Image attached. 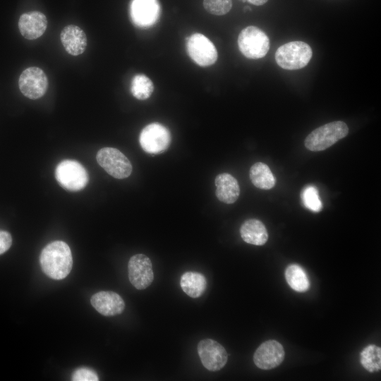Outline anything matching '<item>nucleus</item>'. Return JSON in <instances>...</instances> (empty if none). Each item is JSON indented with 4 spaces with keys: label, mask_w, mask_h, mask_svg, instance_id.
Returning a JSON list of instances; mask_svg holds the SVG:
<instances>
[{
    "label": "nucleus",
    "mask_w": 381,
    "mask_h": 381,
    "mask_svg": "<svg viewBox=\"0 0 381 381\" xmlns=\"http://www.w3.org/2000/svg\"><path fill=\"white\" fill-rule=\"evenodd\" d=\"M41 268L49 277L60 280L66 277L73 265V258L68 245L62 241L47 244L40 256Z\"/></svg>",
    "instance_id": "obj_1"
},
{
    "label": "nucleus",
    "mask_w": 381,
    "mask_h": 381,
    "mask_svg": "<svg viewBox=\"0 0 381 381\" xmlns=\"http://www.w3.org/2000/svg\"><path fill=\"white\" fill-rule=\"evenodd\" d=\"M348 133L349 128L344 122L332 121L313 130L306 138L304 144L310 151H322L346 137Z\"/></svg>",
    "instance_id": "obj_2"
},
{
    "label": "nucleus",
    "mask_w": 381,
    "mask_h": 381,
    "mask_svg": "<svg viewBox=\"0 0 381 381\" xmlns=\"http://www.w3.org/2000/svg\"><path fill=\"white\" fill-rule=\"evenodd\" d=\"M313 55L311 47L301 41L287 42L280 46L275 53L277 64L286 70H297L305 67Z\"/></svg>",
    "instance_id": "obj_3"
},
{
    "label": "nucleus",
    "mask_w": 381,
    "mask_h": 381,
    "mask_svg": "<svg viewBox=\"0 0 381 381\" xmlns=\"http://www.w3.org/2000/svg\"><path fill=\"white\" fill-rule=\"evenodd\" d=\"M238 46L246 58L258 59L264 57L270 49L267 35L258 27L250 25L243 29L238 35Z\"/></svg>",
    "instance_id": "obj_4"
},
{
    "label": "nucleus",
    "mask_w": 381,
    "mask_h": 381,
    "mask_svg": "<svg viewBox=\"0 0 381 381\" xmlns=\"http://www.w3.org/2000/svg\"><path fill=\"white\" fill-rule=\"evenodd\" d=\"M55 177L61 186L71 191L82 190L88 183V174L85 167L72 159H65L58 164Z\"/></svg>",
    "instance_id": "obj_5"
},
{
    "label": "nucleus",
    "mask_w": 381,
    "mask_h": 381,
    "mask_svg": "<svg viewBox=\"0 0 381 381\" xmlns=\"http://www.w3.org/2000/svg\"><path fill=\"white\" fill-rule=\"evenodd\" d=\"M98 164L111 176L122 179L128 177L132 172L129 159L119 150L103 147L96 156Z\"/></svg>",
    "instance_id": "obj_6"
},
{
    "label": "nucleus",
    "mask_w": 381,
    "mask_h": 381,
    "mask_svg": "<svg viewBox=\"0 0 381 381\" xmlns=\"http://www.w3.org/2000/svg\"><path fill=\"white\" fill-rule=\"evenodd\" d=\"M171 142L169 129L161 123H152L141 131L139 143L144 151L150 154H160L167 150Z\"/></svg>",
    "instance_id": "obj_7"
},
{
    "label": "nucleus",
    "mask_w": 381,
    "mask_h": 381,
    "mask_svg": "<svg viewBox=\"0 0 381 381\" xmlns=\"http://www.w3.org/2000/svg\"><path fill=\"white\" fill-rule=\"evenodd\" d=\"M186 50L191 59L200 66H210L217 59L215 46L200 33H194L188 38Z\"/></svg>",
    "instance_id": "obj_8"
},
{
    "label": "nucleus",
    "mask_w": 381,
    "mask_h": 381,
    "mask_svg": "<svg viewBox=\"0 0 381 381\" xmlns=\"http://www.w3.org/2000/svg\"><path fill=\"white\" fill-rule=\"evenodd\" d=\"M18 85L23 95L31 99L42 97L48 87V79L44 72L38 67L25 69L19 77Z\"/></svg>",
    "instance_id": "obj_9"
},
{
    "label": "nucleus",
    "mask_w": 381,
    "mask_h": 381,
    "mask_svg": "<svg viewBox=\"0 0 381 381\" xmlns=\"http://www.w3.org/2000/svg\"><path fill=\"white\" fill-rule=\"evenodd\" d=\"M128 274L135 289L142 290L148 287L154 279L150 259L142 253L133 255L128 263Z\"/></svg>",
    "instance_id": "obj_10"
},
{
    "label": "nucleus",
    "mask_w": 381,
    "mask_h": 381,
    "mask_svg": "<svg viewBox=\"0 0 381 381\" xmlns=\"http://www.w3.org/2000/svg\"><path fill=\"white\" fill-rule=\"evenodd\" d=\"M203 366L210 371H217L226 365L228 355L225 349L212 339L201 340L197 347Z\"/></svg>",
    "instance_id": "obj_11"
},
{
    "label": "nucleus",
    "mask_w": 381,
    "mask_h": 381,
    "mask_svg": "<svg viewBox=\"0 0 381 381\" xmlns=\"http://www.w3.org/2000/svg\"><path fill=\"white\" fill-rule=\"evenodd\" d=\"M130 13L135 25L147 28L155 24L159 18V4L157 0H133Z\"/></svg>",
    "instance_id": "obj_12"
},
{
    "label": "nucleus",
    "mask_w": 381,
    "mask_h": 381,
    "mask_svg": "<svg viewBox=\"0 0 381 381\" xmlns=\"http://www.w3.org/2000/svg\"><path fill=\"white\" fill-rule=\"evenodd\" d=\"M282 345L276 340L261 344L253 355L255 365L262 370H270L279 365L284 358Z\"/></svg>",
    "instance_id": "obj_13"
},
{
    "label": "nucleus",
    "mask_w": 381,
    "mask_h": 381,
    "mask_svg": "<svg viewBox=\"0 0 381 381\" xmlns=\"http://www.w3.org/2000/svg\"><path fill=\"white\" fill-rule=\"evenodd\" d=\"M90 303L98 313L104 316L119 315L125 308V303L121 296L110 291L95 294L91 297Z\"/></svg>",
    "instance_id": "obj_14"
},
{
    "label": "nucleus",
    "mask_w": 381,
    "mask_h": 381,
    "mask_svg": "<svg viewBox=\"0 0 381 381\" xmlns=\"http://www.w3.org/2000/svg\"><path fill=\"white\" fill-rule=\"evenodd\" d=\"M47 27V17L37 11L22 14L18 20L20 32L28 40L39 38L44 34Z\"/></svg>",
    "instance_id": "obj_15"
},
{
    "label": "nucleus",
    "mask_w": 381,
    "mask_h": 381,
    "mask_svg": "<svg viewBox=\"0 0 381 381\" xmlns=\"http://www.w3.org/2000/svg\"><path fill=\"white\" fill-rule=\"evenodd\" d=\"M60 39L65 50L71 55L83 54L87 47V37L78 26L68 25L61 32Z\"/></svg>",
    "instance_id": "obj_16"
},
{
    "label": "nucleus",
    "mask_w": 381,
    "mask_h": 381,
    "mask_svg": "<svg viewBox=\"0 0 381 381\" xmlns=\"http://www.w3.org/2000/svg\"><path fill=\"white\" fill-rule=\"evenodd\" d=\"M215 194L219 200L226 204L236 202L240 194V187L237 180L230 174H218L214 180Z\"/></svg>",
    "instance_id": "obj_17"
},
{
    "label": "nucleus",
    "mask_w": 381,
    "mask_h": 381,
    "mask_svg": "<svg viewBox=\"0 0 381 381\" xmlns=\"http://www.w3.org/2000/svg\"><path fill=\"white\" fill-rule=\"evenodd\" d=\"M242 239L250 244L264 245L268 239V234L264 224L255 219L245 221L240 228Z\"/></svg>",
    "instance_id": "obj_18"
},
{
    "label": "nucleus",
    "mask_w": 381,
    "mask_h": 381,
    "mask_svg": "<svg viewBox=\"0 0 381 381\" xmlns=\"http://www.w3.org/2000/svg\"><path fill=\"white\" fill-rule=\"evenodd\" d=\"M180 286L185 294L195 298L206 290L207 280L200 272H186L181 277Z\"/></svg>",
    "instance_id": "obj_19"
},
{
    "label": "nucleus",
    "mask_w": 381,
    "mask_h": 381,
    "mask_svg": "<svg viewBox=\"0 0 381 381\" xmlns=\"http://www.w3.org/2000/svg\"><path fill=\"white\" fill-rule=\"evenodd\" d=\"M249 176L257 188L269 190L275 185V178L269 167L262 162L255 163L250 169Z\"/></svg>",
    "instance_id": "obj_20"
},
{
    "label": "nucleus",
    "mask_w": 381,
    "mask_h": 381,
    "mask_svg": "<svg viewBox=\"0 0 381 381\" xmlns=\"http://www.w3.org/2000/svg\"><path fill=\"white\" fill-rule=\"evenodd\" d=\"M285 278L289 286L296 291L305 292L310 287L305 271L298 265H291L286 267Z\"/></svg>",
    "instance_id": "obj_21"
},
{
    "label": "nucleus",
    "mask_w": 381,
    "mask_h": 381,
    "mask_svg": "<svg viewBox=\"0 0 381 381\" xmlns=\"http://www.w3.org/2000/svg\"><path fill=\"white\" fill-rule=\"evenodd\" d=\"M360 361L363 367L370 373L379 371L381 368V349L370 344L361 352Z\"/></svg>",
    "instance_id": "obj_22"
},
{
    "label": "nucleus",
    "mask_w": 381,
    "mask_h": 381,
    "mask_svg": "<svg viewBox=\"0 0 381 381\" xmlns=\"http://www.w3.org/2000/svg\"><path fill=\"white\" fill-rule=\"evenodd\" d=\"M154 90L152 80L144 74L135 75L131 81V92L133 97L140 100L149 98Z\"/></svg>",
    "instance_id": "obj_23"
},
{
    "label": "nucleus",
    "mask_w": 381,
    "mask_h": 381,
    "mask_svg": "<svg viewBox=\"0 0 381 381\" xmlns=\"http://www.w3.org/2000/svg\"><path fill=\"white\" fill-rule=\"evenodd\" d=\"M301 198L304 206L310 210L318 212L322 210V204L315 186H306L301 192Z\"/></svg>",
    "instance_id": "obj_24"
},
{
    "label": "nucleus",
    "mask_w": 381,
    "mask_h": 381,
    "mask_svg": "<svg viewBox=\"0 0 381 381\" xmlns=\"http://www.w3.org/2000/svg\"><path fill=\"white\" fill-rule=\"evenodd\" d=\"M202 4L208 13L215 16L225 15L232 7L231 0H203Z\"/></svg>",
    "instance_id": "obj_25"
},
{
    "label": "nucleus",
    "mask_w": 381,
    "mask_h": 381,
    "mask_svg": "<svg viewBox=\"0 0 381 381\" xmlns=\"http://www.w3.org/2000/svg\"><path fill=\"white\" fill-rule=\"evenodd\" d=\"M73 381H97L99 377L97 373L89 368H79L72 375Z\"/></svg>",
    "instance_id": "obj_26"
},
{
    "label": "nucleus",
    "mask_w": 381,
    "mask_h": 381,
    "mask_svg": "<svg viewBox=\"0 0 381 381\" xmlns=\"http://www.w3.org/2000/svg\"><path fill=\"white\" fill-rule=\"evenodd\" d=\"M12 244V238L11 234L6 231L0 230V255L7 251Z\"/></svg>",
    "instance_id": "obj_27"
},
{
    "label": "nucleus",
    "mask_w": 381,
    "mask_h": 381,
    "mask_svg": "<svg viewBox=\"0 0 381 381\" xmlns=\"http://www.w3.org/2000/svg\"><path fill=\"white\" fill-rule=\"evenodd\" d=\"M250 4L255 6H262L265 4L268 0H246Z\"/></svg>",
    "instance_id": "obj_28"
}]
</instances>
